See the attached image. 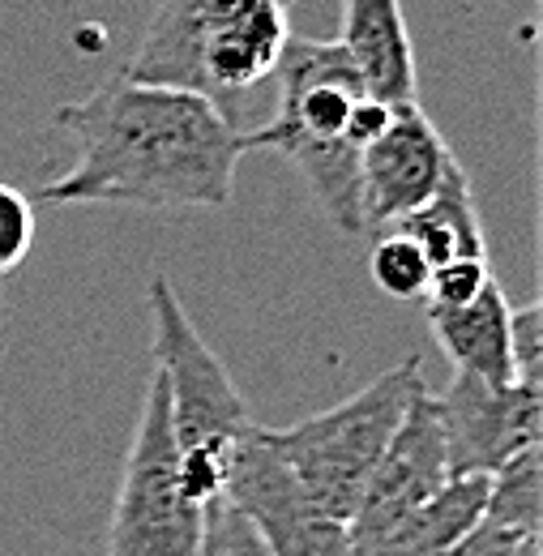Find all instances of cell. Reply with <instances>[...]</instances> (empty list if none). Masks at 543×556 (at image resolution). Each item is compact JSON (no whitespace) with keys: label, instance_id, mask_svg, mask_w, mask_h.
<instances>
[{"label":"cell","instance_id":"obj_1","mask_svg":"<svg viewBox=\"0 0 543 556\" xmlns=\"http://www.w3.org/2000/svg\"><path fill=\"white\" fill-rule=\"evenodd\" d=\"M77 159L39 189L48 206L218 210L231 202L244 134L202 94L125 73L56 108Z\"/></svg>","mask_w":543,"mask_h":556},{"label":"cell","instance_id":"obj_2","mask_svg":"<svg viewBox=\"0 0 543 556\" xmlns=\"http://www.w3.org/2000/svg\"><path fill=\"white\" fill-rule=\"evenodd\" d=\"M274 112L244 134V150H270L287 159L308 185L321 214L346 231L364 236L359 218V150L390 121L394 103L364 90L355 61L339 39H295L274 70Z\"/></svg>","mask_w":543,"mask_h":556},{"label":"cell","instance_id":"obj_3","mask_svg":"<svg viewBox=\"0 0 543 556\" xmlns=\"http://www.w3.org/2000/svg\"><path fill=\"white\" fill-rule=\"evenodd\" d=\"M295 0H159L125 77L202 94L236 121L291 43Z\"/></svg>","mask_w":543,"mask_h":556},{"label":"cell","instance_id":"obj_4","mask_svg":"<svg viewBox=\"0 0 543 556\" xmlns=\"http://www.w3.org/2000/svg\"><path fill=\"white\" fill-rule=\"evenodd\" d=\"M150 317H154V372L167 386L172 432H176V467L189 501L210 505L223 496L227 450L257 424L249 416L231 372L210 351L198 326L189 321L172 278H150Z\"/></svg>","mask_w":543,"mask_h":556},{"label":"cell","instance_id":"obj_5","mask_svg":"<svg viewBox=\"0 0 543 556\" xmlns=\"http://www.w3.org/2000/svg\"><path fill=\"white\" fill-rule=\"evenodd\" d=\"M419 386H424V364L419 355H411L407 364L372 377L364 390L342 399L339 407L317 412L291 428H266L274 450L282 454L295 484L304 488L308 505L321 518L351 527L364 488L372 480L381 454L390 450Z\"/></svg>","mask_w":543,"mask_h":556},{"label":"cell","instance_id":"obj_6","mask_svg":"<svg viewBox=\"0 0 543 556\" xmlns=\"http://www.w3.org/2000/svg\"><path fill=\"white\" fill-rule=\"evenodd\" d=\"M202 514L205 505L189 501L180 488L167 386L159 372H150L112 509L108 556H198Z\"/></svg>","mask_w":543,"mask_h":556},{"label":"cell","instance_id":"obj_7","mask_svg":"<svg viewBox=\"0 0 543 556\" xmlns=\"http://www.w3.org/2000/svg\"><path fill=\"white\" fill-rule=\"evenodd\" d=\"M223 501L236 505L278 556H355L346 527L321 518L308 505L304 488L295 484L262 424H253L227 450Z\"/></svg>","mask_w":543,"mask_h":556},{"label":"cell","instance_id":"obj_8","mask_svg":"<svg viewBox=\"0 0 543 556\" xmlns=\"http://www.w3.org/2000/svg\"><path fill=\"white\" fill-rule=\"evenodd\" d=\"M445 437L450 480L496 476L518 454L540 450V386H483L476 377L454 372V381L432 394Z\"/></svg>","mask_w":543,"mask_h":556},{"label":"cell","instance_id":"obj_9","mask_svg":"<svg viewBox=\"0 0 543 556\" xmlns=\"http://www.w3.org/2000/svg\"><path fill=\"white\" fill-rule=\"evenodd\" d=\"M454 150L428 121L419 99L394 103L390 121L359 150V218L364 231H386L403 214L424 206L454 167Z\"/></svg>","mask_w":543,"mask_h":556},{"label":"cell","instance_id":"obj_10","mask_svg":"<svg viewBox=\"0 0 543 556\" xmlns=\"http://www.w3.org/2000/svg\"><path fill=\"white\" fill-rule=\"evenodd\" d=\"M445 484H450V463H445L437 399L428 386H419L390 450L381 454L372 480L364 488V501H359L351 527H346L351 548H364V544L381 540L386 531H394L407 514H415L424 501H432Z\"/></svg>","mask_w":543,"mask_h":556},{"label":"cell","instance_id":"obj_11","mask_svg":"<svg viewBox=\"0 0 543 556\" xmlns=\"http://www.w3.org/2000/svg\"><path fill=\"white\" fill-rule=\"evenodd\" d=\"M342 52L355 61L359 81L381 103L415 99V52L403 0H342Z\"/></svg>","mask_w":543,"mask_h":556},{"label":"cell","instance_id":"obj_12","mask_svg":"<svg viewBox=\"0 0 543 556\" xmlns=\"http://www.w3.org/2000/svg\"><path fill=\"white\" fill-rule=\"evenodd\" d=\"M428 330L437 348L450 355L454 372L476 377L483 386H514V351H509V304L501 282L492 278L463 308H428Z\"/></svg>","mask_w":543,"mask_h":556},{"label":"cell","instance_id":"obj_13","mask_svg":"<svg viewBox=\"0 0 543 556\" xmlns=\"http://www.w3.org/2000/svg\"><path fill=\"white\" fill-rule=\"evenodd\" d=\"M488 505V476H463L450 480L432 501H424L415 514H407L394 531L381 540L351 548L355 556H450L483 518Z\"/></svg>","mask_w":543,"mask_h":556},{"label":"cell","instance_id":"obj_14","mask_svg":"<svg viewBox=\"0 0 543 556\" xmlns=\"http://www.w3.org/2000/svg\"><path fill=\"white\" fill-rule=\"evenodd\" d=\"M386 231L407 236L411 244L428 257L432 270L445 266V262H458V257H488L483 253V227H479L476 193H471V180H467L463 163L450 167V176L441 180V189L424 206L403 214Z\"/></svg>","mask_w":543,"mask_h":556},{"label":"cell","instance_id":"obj_15","mask_svg":"<svg viewBox=\"0 0 543 556\" xmlns=\"http://www.w3.org/2000/svg\"><path fill=\"white\" fill-rule=\"evenodd\" d=\"M483 522L518 531V535H535L540 531V450L518 454L509 467H501L488 480Z\"/></svg>","mask_w":543,"mask_h":556},{"label":"cell","instance_id":"obj_16","mask_svg":"<svg viewBox=\"0 0 543 556\" xmlns=\"http://www.w3.org/2000/svg\"><path fill=\"white\" fill-rule=\"evenodd\" d=\"M368 275L377 282V291H386L390 300H424L432 266L428 257L399 231H377L372 253H368Z\"/></svg>","mask_w":543,"mask_h":556},{"label":"cell","instance_id":"obj_17","mask_svg":"<svg viewBox=\"0 0 543 556\" xmlns=\"http://www.w3.org/2000/svg\"><path fill=\"white\" fill-rule=\"evenodd\" d=\"M198 556H278L262 540V531L223 496L210 501L202 514V540H198Z\"/></svg>","mask_w":543,"mask_h":556},{"label":"cell","instance_id":"obj_18","mask_svg":"<svg viewBox=\"0 0 543 556\" xmlns=\"http://www.w3.org/2000/svg\"><path fill=\"white\" fill-rule=\"evenodd\" d=\"M35 244V206L13 185H0V282L13 275Z\"/></svg>","mask_w":543,"mask_h":556},{"label":"cell","instance_id":"obj_19","mask_svg":"<svg viewBox=\"0 0 543 556\" xmlns=\"http://www.w3.org/2000/svg\"><path fill=\"white\" fill-rule=\"evenodd\" d=\"M488 282H492L488 257H458V262H445V266L432 270L424 300H428V308H463Z\"/></svg>","mask_w":543,"mask_h":556},{"label":"cell","instance_id":"obj_20","mask_svg":"<svg viewBox=\"0 0 543 556\" xmlns=\"http://www.w3.org/2000/svg\"><path fill=\"white\" fill-rule=\"evenodd\" d=\"M509 351H514V381L540 386V355H543V308L522 304L509 308Z\"/></svg>","mask_w":543,"mask_h":556},{"label":"cell","instance_id":"obj_21","mask_svg":"<svg viewBox=\"0 0 543 556\" xmlns=\"http://www.w3.org/2000/svg\"><path fill=\"white\" fill-rule=\"evenodd\" d=\"M0 313H4V291H0Z\"/></svg>","mask_w":543,"mask_h":556}]
</instances>
